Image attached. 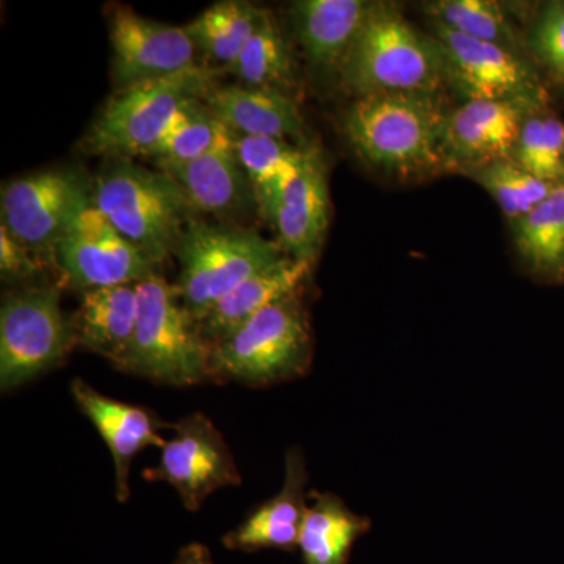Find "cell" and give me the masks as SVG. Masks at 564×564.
Returning <instances> with one entry per match:
<instances>
[{"instance_id": "obj_4", "label": "cell", "mask_w": 564, "mask_h": 564, "mask_svg": "<svg viewBox=\"0 0 564 564\" xmlns=\"http://www.w3.org/2000/svg\"><path fill=\"white\" fill-rule=\"evenodd\" d=\"M313 334L300 293L270 304L210 345L209 377L251 386L280 383L310 369Z\"/></svg>"}, {"instance_id": "obj_1", "label": "cell", "mask_w": 564, "mask_h": 564, "mask_svg": "<svg viewBox=\"0 0 564 564\" xmlns=\"http://www.w3.org/2000/svg\"><path fill=\"white\" fill-rule=\"evenodd\" d=\"M444 110L430 93H384L352 99L345 139L370 169L400 177L445 172Z\"/></svg>"}, {"instance_id": "obj_28", "label": "cell", "mask_w": 564, "mask_h": 564, "mask_svg": "<svg viewBox=\"0 0 564 564\" xmlns=\"http://www.w3.org/2000/svg\"><path fill=\"white\" fill-rule=\"evenodd\" d=\"M261 13L254 3L225 0L204 10L185 31L199 52L229 69L251 39Z\"/></svg>"}, {"instance_id": "obj_13", "label": "cell", "mask_w": 564, "mask_h": 564, "mask_svg": "<svg viewBox=\"0 0 564 564\" xmlns=\"http://www.w3.org/2000/svg\"><path fill=\"white\" fill-rule=\"evenodd\" d=\"M109 31L117 90L199 66L198 47L185 28L152 21L129 7L115 6L109 14Z\"/></svg>"}, {"instance_id": "obj_10", "label": "cell", "mask_w": 564, "mask_h": 564, "mask_svg": "<svg viewBox=\"0 0 564 564\" xmlns=\"http://www.w3.org/2000/svg\"><path fill=\"white\" fill-rule=\"evenodd\" d=\"M93 182L79 170H44L2 187V226L44 261L55 262V248L74 218L91 203Z\"/></svg>"}, {"instance_id": "obj_5", "label": "cell", "mask_w": 564, "mask_h": 564, "mask_svg": "<svg viewBox=\"0 0 564 564\" xmlns=\"http://www.w3.org/2000/svg\"><path fill=\"white\" fill-rule=\"evenodd\" d=\"M181 272L176 289L196 322L228 293L285 258L280 242L252 229L192 218L174 250Z\"/></svg>"}, {"instance_id": "obj_34", "label": "cell", "mask_w": 564, "mask_h": 564, "mask_svg": "<svg viewBox=\"0 0 564 564\" xmlns=\"http://www.w3.org/2000/svg\"><path fill=\"white\" fill-rule=\"evenodd\" d=\"M174 564H214V560L209 547L202 543H192L181 549Z\"/></svg>"}, {"instance_id": "obj_25", "label": "cell", "mask_w": 564, "mask_h": 564, "mask_svg": "<svg viewBox=\"0 0 564 564\" xmlns=\"http://www.w3.org/2000/svg\"><path fill=\"white\" fill-rule=\"evenodd\" d=\"M229 70L245 87L293 96L299 79L292 44L272 11L262 9L251 39Z\"/></svg>"}, {"instance_id": "obj_31", "label": "cell", "mask_w": 564, "mask_h": 564, "mask_svg": "<svg viewBox=\"0 0 564 564\" xmlns=\"http://www.w3.org/2000/svg\"><path fill=\"white\" fill-rule=\"evenodd\" d=\"M564 122L551 109L527 118L513 151V161L525 172L551 184L563 182Z\"/></svg>"}, {"instance_id": "obj_11", "label": "cell", "mask_w": 564, "mask_h": 564, "mask_svg": "<svg viewBox=\"0 0 564 564\" xmlns=\"http://www.w3.org/2000/svg\"><path fill=\"white\" fill-rule=\"evenodd\" d=\"M166 429L173 430V437L161 448V462L144 470L143 478L172 485L185 510L198 511L212 494L242 484L231 448L207 415L193 413L166 423Z\"/></svg>"}, {"instance_id": "obj_20", "label": "cell", "mask_w": 564, "mask_h": 564, "mask_svg": "<svg viewBox=\"0 0 564 564\" xmlns=\"http://www.w3.org/2000/svg\"><path fill=\"white\" fill-rule=\"evenodd\" d=\"M203 101L237 137L302 140L304 117L291 95L245 85H225L206 93Z\"/></svg>"}, {"instance_id": "obj_24", "label": "cell", "mask_w": 564, "mask_h": 564, "mask_svg": "<svg viewBox=\"0 0 564 564\" xmlns=\"http://www.w3.org/2000/svg\"><path fill=\"white\" fill-rule=\"evenodd\" d=\"M310 497L299 540L303 563L348 564L352 545L372 521L352 513L334 494L313 491Z\"/></svg>"}, {"instance_id": "obj_19", "label": "cell", "mask_w": 564, "mask_h": 564, "mask_svg": "<svg viewBox=\"0 0 564 564\" xmlns=\"http://www.w3.org/2000/svg\"><path fill=\"white\" fill-rule=\"evenodd\" d=\"M172 177L193 214L236 217L256 204L254 188L236 151L210 152L185 162H155Z\"/></svg>"}, {"instance_id": "obj_26", "label": "cell", "mask_w": 564, "mask_h": 564, "mask_svg": "<svg viewBox=\"0 0 564 564\" xmlns=\"http://www.w3.org/2000/svg\"><path fill=\"white\" fill-rule=\"evenodd\" d=\"M511 229L527 269L544 280L564 282V182Z\"/></svg>"}, {"instance_id": "obj_2", "label": "cell", "mask_w": 564, "mask_h": 564, "mask_svg": "<svg viewBox=\"0 0 564 564\" xmlns=\"http://www.w3.org/2000/svg\"><path fill=\"white\" fill-rule=\"evenodd\" d=\"M337 80L355 99L384 93L437 95L447 85L443 52L432 33H422L384 2L373 3Z\"/></svg>"}, {"instance_id": "obj_17", "label": "cell", "mask_w": 564, "mask_h": 564, "mask_svg": "<svg viewBox=\"0 0 564 564\" xmlns=\"http://www.w3.org/2000/svg\"><path fill=\"white\" fill-rule=\"evenodd\" d=\"M284 484L276 496L263 502L247 519L223 536L228 551L258 552L263 549L292 552L299 549L306 514V464L300 448L285 455Z\"/></svg>"}, {"instance_id": "obj_29", "label": "cell", "mask_w": 564, "mask_h": 564, "mask_svg": "<svg viewBox=\"0 0 564 564\" xmlns=\"http://www.w3.org/2000/svg\"><path fill=\"white\" fill-rule=\"evenodd\" d=\"M430 20L447 25L469 39L497 44L516 54L527 55L524 36L510 22L503 7L494 0H437L425 6Z\"/></svg>"}, {"instance_id": "obj_21", "label": "cell", "mask_w": 564, "mask_h": 564, "mask_svg": "<svg viewBox=\"0 0 564 564\" xmlns=\"http://www.w3.org/2000/svg\"><path fill=\"white\" fill-rule=\"evenodd\" d=\"M139 317L137 284L110 285L82 293L79 311L74 315L77 345L98 352L122 369Z\"/></svg>"}, {"instance_id": "obj_14", "label": "cell", "mask_w": 564, "mask_h": 564, "mask_svg": "<svg viewBox=\"0 0 564 564\" xmlns=\"http://www.w3.org/2000/svg\"><path fill=\"white\" fill-rule=\"evenodd\" d=\"M549 107L510 101H464L444 121L445 172L466 174L513 158L519 133L533 111Z\"/></svg>"}, {"instance_id": "obj_7", "label": "cell", "mask_w": 564, "mask_h": 564, "mask_svg": "<svg viewBox=\"0 0 564 564\" xmlns=\"http://www.w3.org/2000/svg\"><path fill=\"white\" fill-rule=\"evenodd\" d=\"M214 87L212 70L196 66L117 90L82 139V150L106 159L147 158L181 107Z\"/></svg>"}, {"instance_id": "obj_12", "label": "cell", "mask_w": 564, "mask_h": 564, "mask_svg": "<svg viewBox=\"0 0 564 564\" xmlns=\"http://www.w3.org/2000/svg\"><path fill=\"white\" fill-rule=\"evenodd\" d=\"M55 263L79 291L139 284L159 273L161 263L121 236L93 202L74 218L55 248Z\"/></svg>"}, {"instance_id": "obj_8", "label": "cell", "mask_w": 564, "mask_h": 564, "mask_svg": "<svg viewBox=\"0 0 564 564\" xmlns=\"http://www.w3.org/2000/svg\"><path fill=\"white\" fill-rule=\"evenodd\" d=\"M77 345L74 318L52 285L9 293L0 307V388L13 391L58 366Z\"/></svg>"}, {"instance_id": "obj_23", "label": "cell", "mask_w": 564, "mask_h": 564, "mask_svg": "<svg viewBox=\"0 0 564 564\" xmlns=\"http://www.w3.org/2000/svg\"><path fill=\"white\" fill-rule=\"evenodd\" d=\"M234 151L254 188L256 206L265 218L318 152L307 144L272 137H237Z\"/></svg>"}, {"instance_id": "obj_35", "label": "cell", "mask_w": 564, "mask_h": 564, "mask_svg": "<svg viewBox=\"0 0 564 564\" xmlns=\"http://www.w3.org/2000/svg\"><path fill=\"white\" fill-rule=\"evenodd\" d=\"M563 182H564V152H563Z\"/></svg>"}, {"instance_id": "obj_22", "label": "cell", "mask_w": 564, "mask_h": 564, "mask_svg": "<svg viewBox=\"0 0 564 564\" xmlns=\"http://www.w3.org/2000/svg\"><path fill=\"white\" fill-rule=\"evenodd\" d=\"M311 270L313 263L296 261L291 256H285L282 261L242 282L198 322L204 339L207 344L214 345L225 339L259 311L280 302L285 296L300 293L310 278Z\"/></svg>"}, {"instance_id": "obj_33", "label": "cell", "mask_w": 564, "mask_h": 564, "mask_svg": "<svg viewBox=\"0 0 564 564\" xmlns=\"http://www.w3.org/2000/svg\"><path fill=\"white\" fill-rule=\"evenodd\" d=\"M43 272V258L32 251L28 245L20 242L0 225V274L7 282L33 280Z\"/></svg>"}, {"instance_id": "obj_16", "label": "cell", "mask_w": 564, "mask_h": 564, "mask_svg": "<svg viewBox=\"0 0 564 564\" xmlns=\"http://www.w3.org/2000/svg\"><path fill=\"white\" fill-rule=\"evenodd\" d=\"M329 212L326 169L317 152L282 193L267 220L276 229L278 242L285 254L314 263L328 232Z\"/></svg>"}, {"instance_id": "obj_27", "label": "cell", "mask_w": 564, "mask_h": 564, "mask_svg": "<svg viewBox=\"0 0 564 564\" xmlns=\"http://www.w3.org/2000/svg\"><path fill=\"white\" fill-rule=\"evenodd\" d=\"M237 135L206 106L203 98L188 99L152 148L148 159L155 162H185L210 152L234 150Z\"/></svg>"}, {"instance_id": "obj_15", "label": "cell", "mask_w": 564, "mask_h": 564, "mask_svg": "<svg viewBox=\"0 0 564 564\" xmlns=\"http://www.w3.org/2000/svg\"><path fill=\"white\" fill-rule=\"evenodd\" d=\"M70 393L80 413L93 423L109 447L117 478V499L126 502L131 497L129 474L133 459L147 448H162L166 444L159 432L165 423L147 408L110 399L80 378L70 383Z\"/></svg>"}, {"instance_id": "obj_3", "label": "cell", "mask_w": 564, "mask_h": 564, "mask_svg": "<svg viewBox=\"0 0 564 564\" xmlns=\"http://www.w3.org/2000/svg\"><path fill=\"white\" fill-rule=\"evenodd\" d=\"M91 202L121 236L158 263L174 254L195 218L172 177L132 159H107L93 180Z\"/></svg>"}, {"instance_id": "obj_9", "label": "cell", "mask_w": 564, "mask_h": 564, "mask_svg": "<svg viewBox=\"0 0 564 564\" xmlns=\"http://www.w3.org/2000/svg\"><path fill=\"white\" fill-rule=\"evenodd\" d=\"M432 22V35L443 52L445 82L464 101H510L549 107L544 77L527 55L469 39Z\"/></svg>"}, {"instance_id": "obj_32", "label": "cell", "mask_w": 564, "mask_h": 564, "mask_svg": "<svg viewBox=\"0 0 564 564\" xmlns=\"http://www.w3.org/2000/svg\"><path fill=\"white\" fill-rule=\"evenodd\" d=\"M524 41L541 76L564 91V2L538 7Z\"/></svg>"}, {"instance_id": "obj_18", "label": "cell", "mask_w": 564, "mask_h": 564, "mask_svg": "<svg viewBox=\"0 0 564 564\" xmlns=\"http://www.w3.org/2000/svg\"><path fill=\"white\" fill-rule=\"evenodd\" d=\"M375 2L299 0L291 6L293 35L311 68L336 76Z\"/></svg>"}, {"instance_id": "obj_6", "label": "cell", "mask_w": 564, "mask_h": 564, "mask_svg": "<svg viewBox=\"0 0 564 564\" xmlns=\"http://www.w3.org/2000/svg\"><path fill=\"white\" fill-rule=\"evenodd\" d=\"M139 317L121 370L170 386H193L209 377L210 345L182 303L176 285L161 273L137 284Z\"/></svg>"}, {"instance_id": "obj_30", "label": "cell", "mask_w": 564, "mask_h": 564, "mask_svg": "<svg viewBox=\"0 0 564 564\" xmlns=\"http://www.w3.org/2000/svg\"><path fill=\"white\" fill-rule=\"evenodd\" d=\"M464 176L480 184L492 196L511 226L543 202L555 185L525 172L513 159L494 162Z\"/></svg>"}]
</instances>
